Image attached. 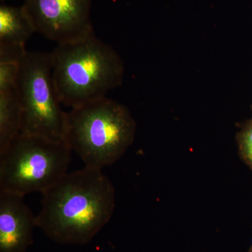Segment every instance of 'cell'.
Segmentation results:
<instances>
[{
	"label": "cell",
	"mask_w": 252,
	"mask_h": 252,
	"mask_svg": "<svg viewBox=\"0 0 252 252\" xmlns=\"http://www.w3.org/2000/svg\"><path fill=\"white\" fill-rule=\"evenodd\" d=\"M42 195L36 226L61 245L89 243L115 210L112 182L102 170L92 167L65 174Z\"/></svg>",
	"instance_id": "obj_1"
},
{
	"label": "cell",
	"mask_w": 252,
	"mask_h": 252,
	"mask_svg": "<svg viewBox=\"0 0 252 252\" xmlns=\"http://www.w3.org/2000/svg\"><path fill=\"white\" fill-rule=\"evenodd\" d=\"M51 54L53 80L63 105L80 107L104 98L122 85V58L94 33L75 42L58 44Z\"/></svg>",
	"instance_id": "obj_2"
},
{
	"label": "cell",
	"mask_w": 252,
	"mask_h": 252,
	"mask_svg": "<svg viewBox=\"0 0 252 252\" xmlns=\"http://www.w3.org/2000/svg\"><path fill=\"white\" fill-rule=\"evenodd\" d=\"M135 132L129 109L105 97L67 112L64 141L86 167L102 170L124 155Z\"/></svg>",
	"instance_id": "obj_3"
},
{
	"label": "cell",
	"mask_w": 252,
	"mask_h": 252,
	"mask_svg": "<svg viewBox=\"0 0 252 252\" xmlns=\"http://www.w3.org/2000/svg\"><path fill=\"white\" fill-rule=\"evenodd\" d=\"M72 152L65 142L21 132L0 152V190L44 193L67 173Z\"/></svg>",
	"instance_id": "obj_4"
},
{
	"label": "cell",
	"mask_w": 252,
	"mask_h": 252,
	"mask_svg": "<svg viewBox=\"0 0 252 252\" xmlns=\"http://www.w3.org/2000/svg\"><path fill=\"white\" fill-rule=\"evenodd\" d=\"M16 92L22 108L21 132L65 142L67 112L55 88L51 53H26L19 63Z\"/></svg>",
	"instance_id": "obj_5"
},
{
	"label": "cell",
	"mask_w": 252,
	"mask_h": 252,
	"mask_svg": "<svg viewBox=\"0 0 252 252\" xmlns=\"http://www.w3.org/2000/svg\"><path fill=\"white\" fill-rule=\"evenodd\" d=\"M92 0H24L36 32L58 44L85 39L94 34L91 20Z\"/></svg>",
	"instance_id": "obj_6"
},
{
	"label": "cell",
	"mask_w": 252,
	"mask_h": 252,
	"mask_svg": "<svg viewBox=\"0 0 252 252\" xmlns=\"http://www.w3.org/2000/svg\"><path fill=\"white\" fill-rule=\"evenodd\" d=\"M23 198L0 190V252H26L32 245L36 217Z\"/></svg>",
	"instance_id": "obj_7"
},
{
	"label": "cell",
	"mask_w": 252,
	"mask_h": 252,
	"mask_svg": "<svg viewBox=\"0 0 252 252\" xmlns=\"http://www.w3.org/2000/svg\"><path fill=\"white\" fill-rule=\"evenodd\" d=\"M36 32L24 6H0V62L20 63L26 44Z\"/></svg>",
	"instance_id": "obj_8"
},
{
	"label": "cell",
	"mask_w": 252,
	"mask_h": 252,
	"mask_svg": "<svg viewBox=\"0 0 252 252\" xmlns=\"http://www.w3.org/2000/svg\"><path fill=\"white\" fill-rule=\"evenodd\" d=\"M22 108L16 89L0 92V152L21 132Z\"/></svg>",
	"instance_id": "obj_9"
},
{
	"label": "cell",
	"mask_w": 252,
	"mask_h": 252,
	"mask_svg": "<svg viewBox=\"0 0 252 252\" xmlns=\"http://www.w3.org/2000/svg\"><path fill=\"white\" fill-rule=\"evenodd\" d=\"M236 142L240 158L252 171V117L245 121L237 132Z\"/></svg>",
	"instance_id": "obj_10"
},
{
	"label": "cell",
	"mask_w": 252,
	"mask_h": 252,
	"mask_svg": "<svg viewBox=\"0 0 252 252\" xmlns=\"http://www.w3.org/2000/svg\"><path fill=\"white\" fill-rule=\"evenodd\" d=\"M19 63L0 62V92H9L16 89Z\"/></svg>",
	"instance_id": "obj_11"
},
{
	"label": "cell",
	"mask_w": 252,
	"mask_h": 252,
	"mask_svg": "<svg viewBox=\"0 0 252 252\" xmlns=\"http://www.w3.org/2000/svg\"><path fill=\"white\" fill-rule=\"evenodd\" d=\"M248 252H252V245H251V247H250V249H249Z\"/></svg>",
	"instance_id": "obj_12"
},
{
	"label": "cell",
	"mask_w": 252,
	"mask_h": 252,
	"mask_svg": "<svg viewBox=\"0 0 252 252\" xmlns=\"http://www.w3.org/2000/svg\"><path fill=\"white\" fill-rule=\"evenodd\" d=\"M4 1V0H1V1Z\"/></svg>",
	"instance_id": "obj_13"
}]
</instances>
